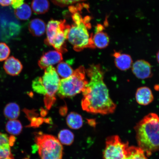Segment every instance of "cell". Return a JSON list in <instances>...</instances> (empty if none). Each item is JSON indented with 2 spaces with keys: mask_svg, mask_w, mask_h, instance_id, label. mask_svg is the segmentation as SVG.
Instances as JSON below:
<instances>
[{
  "mask_svg": "<svg viewBox=\"0 0 159 159\" xmlns=\"http://www.w3.org/2000/svg\"><path fill=\"white\" fill-rule=\"evenodd\" d=\"M89 80L82 91L81 107L83 110L92 114H113L116 105L111 99L104 81V73L101 65L92 64L85 69Z\"/></svg>",
  "mask_w": 159,
  "mask_h": 159,
  "instance_id": "6da1fadb",
  "label": "cell"
},
{
  "mask_svg": "<svg viewBox=\"0 0 159 159\" xmlns=\"http://www.w3.org/2000/svg\"><path fill=\"white\" fill-rule=\"evenodd\" d=\"M138 147L147 157L159 151V116L155 113L145 116L134 127Z\"/></svg>",
  "mask_w": 159,
  "mask_h": 159,
  "instance_id": "7a4b0ae2",
  "label": "cell"
},
{
  "mask_svg": "<svg viewBox=\"0 0 159 159\" xmlns=\"http://www.w3.org/2000/svg\"><path fill=\"white\" fill-rule=\"evenodd\" d=\"M82 10L73 8L70 11L72 14L73 23L70 26L67 39L77 52L86 48H95L93 40V34H90L89 32L91 28V17L86 16L83 17L81 15Z\"/></svg>",
  "mask_w": 159,
  "mask_h": 159,
  "instance_id": "3957f363",
  "label": "cell"
},
{
  "mask_svg": "<svg viewBox=\"0 0 159 159\" xmlns=\"http://www.w3.org/2000/svg\"><path fill=\"white\" fill-rule=\"evenodd\" d=\"M45 70L42 76L37 77L33 80L32 87L35 92L43 95L45 107L50 109L56 100L55 95L60 80L56 70L52 66Z\"/></svg>",
  "mask_w": 159,
  "mask_h": 159,
  "instance_id": "277c9868",
  "label": "cell"
},
{
  "mask_svg": "<svg viewBox=\"0 0 159 159\" xmlns=\"http://www.w3.org/2000/svg\"><path fill=\"white\" fill-rule=\"evenodd\" d=\"M70 26L67 25L65 20H51L46 27V44L52 46L56 50L61 53L66 52V41L67 39Z\"/></svg>",
  "mask_w": 159,
  "mask_h": 159,
  "instance_id": "5b68a950",
  "label": "cell"
},
{
  "mask_svg": "<svg viewBox=\"0 0 159 159\" xmlns=\"http://www.w3.org/2000/svg\"><path fill=\"white\" fill-rule=\"evenodd\" d=\"M34 141L40 159H62V145L56 137L39 132L35 133Z\"/></svg>",
  "mask_w": 159,
  "mask_h": 159,
  "instance_id": "8992f818",
  "label": "cell"
},
{
  "mask_svg": "<svg viewBox=\"0 0 159 159\" xmlns=\"http://www.w3.org/2000/svg\"><path fill=\"white\" fill-rule=\"evenodd\" d=\"M85 69L82 66L75 70L71 76L60 81L57 94L61 98H70L82 92L88 83Z\"/></svg>",
  "mask_w": 159,
  "mask_h": 159,
  "instance_id": "52a82bcc",
  "label": "cell"
},
{
  "mask_svg": "<svg viewBox=\"0 0 159 159\" xmlns=\"http://www.w3.org/2000/svg\"><path fill=\"white\" fill-rule=\"evenodd\" d=\"M128 142H123L118 135L107 138L103 152L104 159H126L129 148Z\"/></svg>",
  "mask_w": 159,
  "mask_h": 159,
  "instance_id": "ba28073f",
  "label": "cell"
},
{
  "mask_svg": "<svg viewBox=\"0 0 159 159\" xmlns=\"http://www.w3.org/2000/svg\"><path fill=\"white\" fill-rule=\"evenodd\" d=\"M132 71L135 76L140 79H145L152 76V67L150 63L144 60H138L133 64Z\"/></svg>",
  "mask_w": 159,
  "mask_h": 159,
  "instance_id": "9c48e42d",
  "label": "cell"
},
{
  "mask_svg": "<svg viewBox=\"0 0 159 159\" xmlns=\"http://www.w3.org/2000/svg\"><path fill=\"white\" fill-rule=\"evenodd\" d=\"M15 142V137L0 132V159H14L11 147Z\"/></svg>",
  "mask_w": 159,
  "mask_h": 159,
  "instance_id": "30bf717a",
  "label": "cell"
},
{
  "mask_svg": "<svg viewBox=\"0 0 159 159\" xmlns=\"http://www.w3.org/2000/svg\"><path fill=\"white\" fill-rule=\"evenodd\" d=\"M62 60V55L61 52L57 51H51L42 56L38 64L41 69H45L51 66L61 62Z\"/></svg>",
  "mask_w": 159,
  "mask_h": 159,
  "instance_id": "8fae6325",
  "label": "cell"
},
{
  "mask_svg": "<svg viewBox=\"0 0 159 159\" xmlns=\"http://www.w3.org/2000/svg\"><path fill=\"white\" fill-rule=\"evenodd\" d=\"M23 68V65L21 61L13 56L6 60L3 65V69L6 73L11 76L19 75Z\"/></svg>",
  "mask_w": 159,
  "mask_h": 159,
  "instance_id": "7c38bea8",
  "label": "cell"
},
{
  "mask_svg": "<svg viewBox=\"0 0 159 159\" xmlns=\"http://www.w3.org/2000/svg\"><path fill=\"white\" fill-rule=\"evenodd\" d=\"M112 56L114 58L115 66L120 70L126 71L132 66L133 61L130 55L115 52Z\"/></svg>",
  "mask_w": 159,
  "mask_h": 159,
  "instance_id": "4fadbf2b",
  "label": "cell"
},
{
  "mask_svg": "<svg viewBox=\"0 0 159 159\" xmlns=\"http://www.w3.org/2000/svg\"><path fill=\"white\" fill-rule=\"evenodd\" d=\"M135 97L138 104L144 106L150 104L154 98L151 89L146 86L141 87L137 89Z\"/></svg>",
  "mask_w": 159,
  "mask_h": 159,
  "instance_id": "5bb4252c",
  "label": "cell"
},
{
  "mask_svg": "<svg viewBox=\"0 0 159 159\" xmlns=\"http://www.w3.org/2000/svg\"><path fill=\"white\" fill-rule=\"evenodd\" d=\"M29 29L32 35L35 37H40L44 34L46 30V26L42 20L36 18L30 22Z\"/></svg>",
  "mask_w": 159,
  "mask_h": 159,
  "instance_id": "9a60e30c",
  "label": "cell"
},
{
  "mask_svg": "<svg viewBox=\"0 0 159 159\" xmlns=\"http://www.w3.org/2000/svg\"><path fill=\"white\" fill-rule=\"evenodd\" d=\"M93 43L95 48L104 49L108 46L110 39L107 34L104 31L97 32L93 35Z\"/></svg>",
  "mask_w": 159,
  "mask_h": 159,
  "instance_id": "2e32d148",
  "label": "cell"
},
{
  "mask_svg": "<svg viewBox=\"0 0 159 159\" xmlns=\"http://www.w3.org/2000/svg\"><path fill=\"white\" fill-rule=\"evenodd\" d=\"M20 111L18 104L15 102H11L6 105L3 114L9 120L17 119L20 115Z\"/></svg>",
  "mask_w": 159,
  "mask_h": 159,
  "instance_id": "e0dca14e",
  "label": "cell"
},
{
  "mask_svg": "<svg viewBox=\"0 0 159 159\" xmlns=\"http://www.w3.org/2000/svg\"><path fill=\"white\" fill-rule=\"evenodd\" d=\"M67 126L71 129L77 130L83 125V120L81 115L75 112H71L67 115L66 119Z\"/></svg>",
  "mask_w": 159,
  "mask_h": 159,
  "instance_id": "ac0fdd59",
  "label": "cell"
},
{
  "mask_svg": "<svg viewBox=\"0 0 159 159\" xmlns=\"http://www.w3.org/2000/svg\"><path fill=\"white\" fill-rule=\"evenodd\" d=\"M49 7L48 0H33L31 3L32 9L37 14H43L47 12Z\"/></svg>",
  "mask_w": 159,
  "mask_h": 159,
  "instance_id": "d6986e66",
  "label": "cell"
},
{
  "mask_svg": "<svg viewBox=\"0 0 159 159\" xmlns=\"http://www.w3.org/2000/svg\"><path fill=\"white\" fill-rule=\"evenodd\" d=\"M22 129V125L20 122L17 119L9 120L6 124V131L12 136H17L20 134Z\"/></svg>",
  "mask_w": 159,
  "mask_h": 159,
  "instance_id": "ffe728a7",
  "label": "cell"
},
{
  "mask_svg": "<svg viewBox=\"0 0 159 159\" xmlns=\"http://www.w3.org/2000/svg\"><path fill=\"white\" fill-rule=\"evenodd\" d=\"M27 118L30 121V124L28 126L33 128H38L45 122L44 119L42 118H38L37 114L33 110H29L27 109H24Z\"/></svg>",
  "mask_w": 159,
  "mask_h": 159,
  "instance_id": "44dd1931",
  "label": "cell"
},
{
  "mask_svg": "<svg viewBox=\"0 0 159 159\" xmlns=\"http://www.w3.org/2000/svg\"><path fill=\"white\" fill-rule=\"evenodd\" d=\"M15 14L17 19L21 20H27L31 16V8L27 4L24 3L19 8L15 10Z\"/></svg>",
  "mask_w": 159,
  "mask_h": 159,
  "instance_id": "7402d4cb",
  "label": "cell"
},
{
  "mask_svg": "<svg viewBox=\"0 0 159 159\" xmlns=\"http://www.w3.org/2000/svg\"><path fill=\"white\" fill-rule=\"evenodd\" d=\"M75 136L72 132L65 129L60 131L58 139L61 144L70 146L74 142Z\"/></svg>",
  "mask_w": 159,
  "mask_h": 159,
  "instance_id": "603a6c76",
  "label": "cell"
},
{
  "mask_svg": "<svg viewBox=\"0 0 159 159\" xmlns=\"http://www.w3.org/2000/svg\"><path fill=\"white\" fill-rule=\"evenodd\" d=\"M57 72L63 79L66 78L73 74L74 70L67 62L61 61L57 65Z\"/></svg>",
  "mask_w": 159,
  "mask_h": 159,
  "instance_id": "cb8c5ba5",
  "label": "cell"
},
{
  "mask_svg": "<svg viewBox=\"0 0 159 159\" xmlns=\"http://www.w3.org/2000/svg\"><path fill=\"white\" fill-rule=\"evenodd\" d=\"M144 152L139 147L129 146L126 159H148Z\"/></svg>",
  "mask_w": 159,
  "mask_h": 159,
  "instance_id": "d4e9b609",
  "label": "cell"
},
{
  "mask_svg": "<svg viewBox=\"0 0 159 159\" xmlns=\"http://www.w3.org/2000/svg\"><path fill=\"white\" fill-rule=\"evenodd\" d=\"M11 50L4 43H0V61L6 60L9 56Z\"/></svg>",
  "mask_w": 159,
  "mask_h": 159,
  "instance_id": "484cf974",
  "label": "cell"
},
{
  "mask_svg": "<svg viewBox=\"0 0 159 159\" xmlns=\"http://www.w3.org/2000/svg\"><path fill=\"white\" fill-rule=\"evenodd\" d=\"M85 0H51L55 5L61 7L72 5L76 3H79Z\"/></svg>",
  "mask_w": 159,
  "mask_h": 159,
  "instance_id": "4316f807",
  "label": "cell"
},
{
  "mask_svg": "<svg viewBox=\"0 0 159 159\" xmlns=\"http://www.w3.org/2000/svg\"><path fill=\"white\" fill-rule=\"evenodd\" d=\"M24 3V0H12L11 5L13 9H16Z\"/></svg>",
  "mask_w": 159,
  "mask_h": 159,
  "instance_id": "83f0119b",
  "label": "cell"
},
{
  "mask_svg": "<svg viewBox=\"0 0 159 159\" xmlns=\"http://www.w3.org/2000/svg\"><path fill=\"white\" fill-rule=\"evenodd\" d=\"M12 0H0V5L2 7H8L11 5Z\"/></svg>",
  "mask_w": 159,
  "mask_h": 159,
  "instance_id": "f1b7e54d",
  "label": "cell"
},
{
  "mask_svg": "<svg viewBox=\"0 0 159 159\" xmlns=\"http://www.w3.org/2000/svg\"><path fill=\"white\" fill-rule=\"evenodd\" d=\"M104 30V27L103 26V25L101 24H97L96 26L95 27V32H99L103 31Z\"/></svg>",
  "mask_w": 159,
  "mask_h": 159,
  "instance_id": "f546056e",
  "label": "cell"
},
{
  "mask_svg": "<svg viewBox=\"0 0 159 159\" xmlns=\"http://www.w3.org/2000/svg\"><path fill=\"white\" fill-rule=\"evenodd\" d=\"M87 121H88V124L91 126H94L96 124L95 121L93 119H88Z\"/></svg>",
  "mask_w": 159,
  "mask_h": 159,
  "instance_id": "4dcf8cb0",
  "label": "cell"
},
{
  "mask_svg": "<svg viewBox=\"0 0 159 159\" xmlns=\"http://www.w3.org/2000/svg\"><path fill=\"white\" fill-rule=\"evenodd\" d=\"M157 59L158 63H159V50L157 53Z\"/></svg>",
  "mask_w": 159,
  "mask_h": 159,
  "instance_id": "1f68e13d",
  "label": "cell"
},
{
  "mask_svg": "<svg viewBox=\"0 0 159 159\" xmlns=\"http://www.w3.org/2000/svg\"><path fill=\"white\" fill-rule=\"evenodd\" d=\"M23 159H29V158H25Z\"/></svg>",
  "mask_w": 159,
  "mask_h": 159,
  "instance_id": "d6a6232c",
  "label": "cell"
}]
</instances>
